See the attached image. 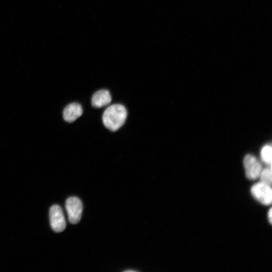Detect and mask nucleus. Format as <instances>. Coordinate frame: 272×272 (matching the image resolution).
Masks as SVG:
<instances>
[{"instance_id":"obj_1","label":"nucleus","mask_w":272,"mask_h":272,"mask_svg":"<svg viewBox=\"0 0 272 272\" xmlns=\"http://www.w3.org/2000/svg\"><path fill=\"white\" fill-rule=\"evenodd\" d=\"M127 110L121 104H113L103 112L102 121L106 127L111 131H116L124 123Z\"/></svg>"},{"instance_id":"obj_2","label":"nucleus","mask_w":272,"mask_h":272,"mask_svg":"<svg viewBox=\"0 0 272 272\" xmlns=\"http://www.w3.org/2000/svg\"><path fill=\"white\" fill-rule=\"evenodd\" d=\"M250 191L254 198L262 205L268 206L271 203V186L260 181L251 187Z\"/></svg>"},{"instance_id":"obj_3","label":"nucleus","mask_w":272,"mask_h":272,"mask_svg":"<svg viewBox=\"0 0 272 272\" xmlns=\"http://www.w3.org/2000/svg\"><path fill=\"white\" fill-rule=\"evenodd\" d=\"M65 208L69 222L75 224L81 220L83 212V203L77 197H69L65 202Z\"/></svg>"},{"instance_id":"obj_4","label":"nucleus","mask_w":272,"mask_h":272,"mask_svg":"<svg viewBox=\"0 0 272 272\" xmlns=\"http://www.w3.org/2000/svg\"><path fill=\"white\" fill-rule=\"evenodd\" d=\"M50 223L52 229L55 232L63 231L66 227V222L61 207L52 206L49 211Z\"/></svg>"},{"instance_id":"obj_5","label":"nucleus","mask_w":272,"mask_h":272,"mask_svg":"<svg viewBox=\"0 0 272 272\" xmlns=\"http://www.w3.org/2000/svg\"><path fill=\"white\" fill-rule=\"evenodd\" d=\"M243 165L246 177L250 180H255L259 177L262 170L259 161L253 155H247L243 159Z\"/></svg>"},{"instance_id":"obj_6","label":"nucleus","mask_w":272,"mask_h":272,"mask_svg":"<svg viewBox=\"0 0 272 272\" xmlns=\"http://www.w3.org/2000/svg\"><path fill=\"white\" fill-rule=\"evenodd\" d=\"M83 113L81 105L78 103H72L67 105L63 111L64 119L69 122H72L79 117Z\"/></svg>"},{"instance_id":"obj_7","label":"nucleus","mask_w":272,"mask_h":272,"mask_svg":"<svg viewBox=\"0 0 272 272\" xmlns=\"http://www.w3.org/2000/svg\"><path fill=\"white\" fill-rule=\"evenodd\" d=\"M111 101V97L107 90H100L95 92L92 97V105L97 108L108 105Z\"/></svg>"},{"instance_id":"obj_8","label":"nucleus","mask_w":272,"mask_h":272,"mask_svg":"<svg viewBox=\"0 0 272 272\" xmlns=\"http://www.w3.org/2000/svg\"><path fill=\"white\" fill-rule=\"evenodd\" d=\"M259 177L261 182L271 186L272 181V171L271 166L262 169Z\"/></svg>"},{"instance_id":"obj_9","label":"nucleus","mask_w":272,"mask_h":272,"mask_svg":"<svg viewBox=\"0 0 272 272\" xmlns=\"http://www.w3.org/2000/svg\"><path fill=\"white\" fill-rule=\"evenodd\" d=\"M261 159L266 164L271 165V147L269 145L264 146L261 150Z\"/></svg>"},{"instance_id":"obj_10","label":"nucleus","mask_w":272,"mask_h":272,"mask_svg":"<svg viewBox=\"0 0 272 272\" xmlns=\"http://www.w3.org/2000/svg\"><path fill=\"white\" fill-rule=\"evenodd\" d=\"M268 219L269 223L271 224L272 223V210L270 208L268 212Z\"/></svg>"},{"instance_id":"obj_11","label":"nucleus","mask_w":272,"mask_h":272,"mask_svg":"<svg viewBox=\"0 0 272 272\" xmlns=\"http://www.w3.org/2000/svg\"><path fill=\"white\" fill-rule=\"evenodd\" d=\"M134 271L135 270L129 269V270H126L125 271L128 272V271Z\"/></svg>"}]
</instances>
